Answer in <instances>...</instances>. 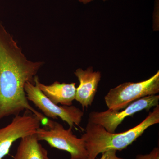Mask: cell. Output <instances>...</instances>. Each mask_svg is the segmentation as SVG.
<instances>
[{
    "label": "cell",
    "instance_id": "cell-1",
    "mask_svg": "<svg viewBox=\"0 0 159 159\" xmlns=\"http://www.w3.org/2000/svg\"><path fill=\"white\" fill-rule=\"evenodd\" d=\"M43 65L28 59L11 34L0 24V120L31 112L46 124L49 119L29 104L25 92L27 82L34 84Z\"/></svg>",
    "mask_w": 159,
    "mask_h": 159
},
{
    "label": "cell",
    "instance_id": "cell-2",
    "mask_svg": "<svg viewBox=\"0 0 159 159\" xmlns=\"http://www.w3.org/2000/svg\"><path fill=\"white\" fill-rule=\"evenodd\" d=\"M159 123V105L136 126L120 133H111L101 125L88 122L81 136L85 143L88 159H96L99 154L109 150L122 151L131 145L152 125Z\"/></svg>",
    "mask_w": 159,
    "mask_h": 159
},
{
    "label": "cell",
    "instance_id": "cell-3",
    "mask_svg": "<svg viewBox=\"0 0 159 159\" xmlns=\"http://www.w3.org/2000/svg\"><path fill=\"white\" fill-rule=\"evenodd\" d=\"M45 125L36 131L39 141H45L52 148L69 152L70 159H88L85 142L74 134L72 128L65 129L60 123L50 120Z\"/></svg>",
    "mask_w": 159,
    "mask_h": 159
},
{
    "label": "cell",
    "instance_id": "cell-4",
    "mask_svg": "<svg viewBox=\"0 0 159 159\" xmlns=\"http://www.w3.org/2000/svg\"><path fill=\"white\" fill-rule=\"evenodd\" d=\"M159 92V71L149 79L134 83L127 82L111 89L104 97L109 109L120 110L135 100Z\"/></svg>",
    "mask_w": 159,
    "mask_h": 159
},
{
    "label": "cell",
    "instance_id": "cell-5",
    "mask_svg": "<svg viewBox=\"0 0 159 159\" xmlns=\"http://www.w3.org/2000/svg\"><path fill=\"white\" fill-rule=\"evenodd\" d=\"M27 99L41 111L45 116L54 119L60 118L73 128L79 126L84 116V112L75 106H59L51 101L34 84L27 82L25 85Z\"/></svg>",
    "mask_w": 159,
    "mask_h": 159
},
{
    "label": "cell",
    "instance_id": "cell-6",
    "mask_svg": "<svg viewBox=\"0 0 159 159\" xmlns=\"http://www.w3.org/2000/svg\"><path fill=\"white\" fill-rule=\"evenodd\" d=\"M159 95L147 96L135 100L120 110L108 109L104 111H92L89 114L88 121L102 126L106 130L114 133L123 120L129 116H133L139 111H149L159 105Z\"/></svg>",
    "mask_w": 159,
    "mask_h": 159
},
{
    "label": "cell",
    "instance_id": "cell-7",
    "mask_svg": "<svg viewBox=\"0 0 159 159\" xmlns=\"http://www.w3.org/2000/svg\"><path fill=\"white\" fill-rule=\"evenodd\" d=\"M41 121L29 111L15 116L8 125L0 129V159L9 153L12 144L18 139L36 133Z\"/></svg>",
    "mask_w": 159,
    "mask_h": 159
},
{
    "label": "cell",
    "instance_id": "cell-8",
    "mask_svg": "<svg viewBox=\"0 0 159 159\" xmlns=\"http://www.w3.org/2000/svg\"><path fill=\"white\" fill-rule=\"evenodd\" d=\"M74 74L80 82L76 89L75 100L81 104L83 108H87L92 105L95 98L101 80V73L94 71L93 68L89 67L86 70L77 69Z\"/></svg>",
    "mask_w": 159,
    "mask_h": 159
},
{
    "label": "cell",
    "instance_id": "cell-9",
    "mask_svg": "<svg viewBox=\"0 0 159 159\" xmlns=\"http://www.w3.org/2000/svg\"><path fill=\"white\" fill-rule=\"evenodd\" d=\"M34 82L43 93L55 104L70 106L75 100L77 88L75 83H60L56 81L50 85H46L40 82L37 76Z\"/></svg>",
    "mask_w": 159,
    "mask_h": 159
},
{
    "label": "cell",
    "instance_id": "cell-10",
    "mask_svg": "<svg viewBox=\"0 0 159 159\" xmlns=\"http://www.w3.org/2000/svg\"><path fill=\"white\" fill-rule=\"evenodd\" d=\"M39 142L35 134L21 138L13 159H51Z\"/></svg>",
    "mask_w": 159,
    "mask_h": 159
},
{
    "label": "cell",
    "instance_id": "cell-11",
    "mask_svg": "<svg viewBox=\"0 0 159 159\" xmlns=\"http://www.w3.org/2000/svg\"><path fill=\"white\" fill-rule=\"evenodd\" d=\"M135 159H159V148L155 147L147 154L137 155Z\"/></svg>",
    "mask_w": 159,
    "mask_h": 159
},
{
    "label": "cell",
    "instance_id": "cell-12",
    "mask_svg": "<svg viewBox=\"0 0 159 159\" xmlns=\"http://www.w3.org/2000/svg\"><path fill=\"white\" fill-rule=\"evenodd\" d=\"M117 151L109 150L102 152V157L99 159H124L119 157L116 155Z\"/></svg>",
    "mask_w": 159,
    "mask_h": 159
},
{
    "label": "cell",
    "instance_id": "cell-13",
    "mask_svg": "<svg viewBox=\"0 0 159 159\" xmlns=\"http://www.w3.org/2000/svg\"><path fill=\"white\" fill-rule=\"evenodd\" d=\"M79 1L81 2L84 3V4H87V3L90 2L93 0H79Z\"/></svg>",
    "mask_w": 159,
    "mask_h": 159
},
{
    "label": "cell",
    "instance_id": "cell-14",
    "mask_svg": "<svg viewBox=\"0 0 159 159\" xmlns=\"http://www.w3.org/2000/svg\"><path fill=\"white\" fill-rule=\"evenodd\" d=\"M103 1H106V0H103Z\"/></svg>",
    "mask_w": 159,
    "mask_h": 159
}]
</instances>
